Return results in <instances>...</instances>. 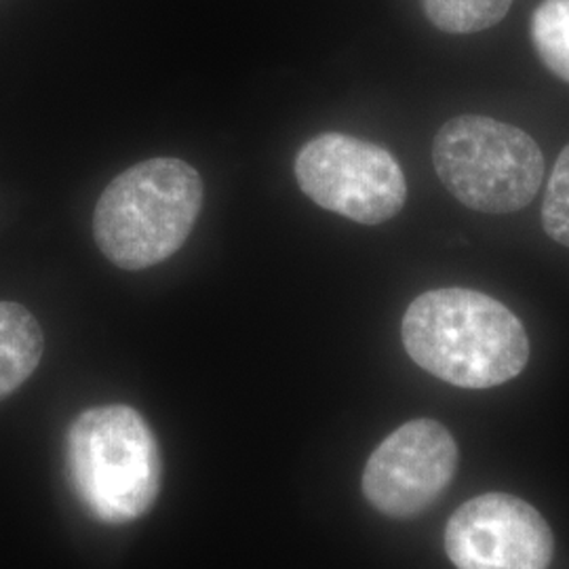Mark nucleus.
<instances>
[{
    "label": "nucleus",
    "instance_id": "20e7f679",
    "mask_svg": "<svg viewBox=\"0 0 569 569\" xmlns=\"http://www.w3.org/2000/svg\"><path fill=\"white\" fill-rule=\"evenodd\" d=\"M432 163L449 194L481 213L528 207L547 169L528 131L481 114L449 119L435 136Z\"/></svg>",
    "mask_w": 569,
    "mask_h": 569
},
{
    "label": "nucleus",
    "instance_id": "39448f33",
    "mask_svg": "<svg viewBox=\"0 0 569 569\" xmlns=\"http://www.w3.org/2000/svg\"><path fill=\"white\" fill-rule=\"evenodd\" d=\"M296 180L310 201L359 224L392 220L407 201L401 164L378 143L326 131L302 146Z\"/></svg>",
    "mask_w": 569,
    "mask_h": 569
},
{
    "label": "nucleus",
    "instance_id": "0eeeda50",
    "mask_svg": "<svg viewBox=\"0 0 569 569\" xmlns=\"http://www.w3.org/2000/svg\"><path fill=\"white\" fill-rule=\"evenodd\" d=\"M446 550L458 569H549L555 538L526 500L483 493L449 517Z\"/></svg>",
    "mask_w": 569,
    "mask_h": 569
},
{
    "label": "nucleus",
    "instance_id": "6e6552de",
    "mask_svg": "<svg viewBox=\"0 0 569 569\" xmlns=\"http://www.w3.org/2000/svg\"><path fill=\"white\" fill-rule=\"evenodd\" d=\"M44 336L37 317L18 302H0V399L13 395L37 371Z\"/></svg>",
    "mask_w": 569,
    "mask_h": 569
},
{
    "label": "nucleus",
    "instance_id": "7ed1b4c3",
    "mask_svg": "<svg viewBox=\"0 0 569 569\" xmlns=\"http://www.w3.org/2000/svg\"><path fill=\"white\" fill-rule=\"evenodd\" d=\"M66 467L82 509L106 526L138 521L154 507L163 481L159 441L129 406L77 416L66 437Z\"/></svg>",
    "mask_w": 569,
    "mask_h": 569
},
{
    "label": "nucleus",
    "instance_id": "f257e3e1",
    "mask_svg": "<svg viewBox=\"0 0 569 569\" xmlns=\"http://www.w3.org/2000/svg\"><path fill=\"white\" fill-rule=\"evenodd\" d=\"M407 355L451 387H500L529 361L528 331L496 298L465 287L418 296L401 323Z\"/></svg>",
    "mask_w": 569,
    "mask_h": 569
},
{
    "label": "nucleus",
    "instance_id": "9b49d317",
    "mask_svg": "<svg viewBox=\"0 0 569 569\" xmlns=\"http://www.w3.org/2000/svg\"><path fill=\"white\" fill-rule=\"evenodd\" d=\"M542 228L555 243L569 247V143L550 173L542 201Z\"/></svg>",
    "mask_w": 569,
    "mask_h": 569
},
{
    "label": "nucleus",
    "instance_id": "f03ea898",
    "mask_svg": "<svg viewBox=\"0 0 569 569\" xmlns=\"http://www.w3.org/2000/svg\"><path fill=\"white\" fill-rule=\"evenodd\" d=\"M204 186L182 159H148L106 186L93 211V237L122 270L161 264L182 249L199 220Z\"/></svg>",
    "mask_w": 569,
    "mask_h": 569
},
{
    "label": "nucleus",
    "instance_id": "423d86ee",
    "mask_svg": "<svg viewBox=\"0 0 569 569\" xmlns=\"http://www.w3.org/2000/svg\"><path fill=\"white\" fill-rule=\"evenodd\" d=\"M458 468V446L448 428L430 418L390 432L363 470L367 502L392 519L430 509L449 488Z\"/></svg>",
    "mask_w": 569,
    "mask_h": 569
},
{
    "label": "nucleus",
    "instance_id": "1a4fd4ad",
    "mask_svg": "<svg viewBox=\"0 0 569 569\" xmlns=\"http://www.w3.org/2000/svg\"><path fill=\"white\" fill-rule=\"evenodd\" d=\"M529 32L540 60L569 82V0H542L531 13Z\"/></svg>",
    "mask_w": 569,
    "mask_h": 569
},
{
    "label": "nucleus",
    "instance_id": "9d476101",
    "mask_svg": "<svg viewBox=\"0 0 569 569\" xmlns=\"http://www.w3.org/2000/svg\"><path fill=\"white\" fill-rule=\"evenodd\" d=\"M428 21L448 34H475L505 20L512 0H422Z\"/></svg>",
    "mask_w": 569,
    "mask_h": 569
}]
</instances>
